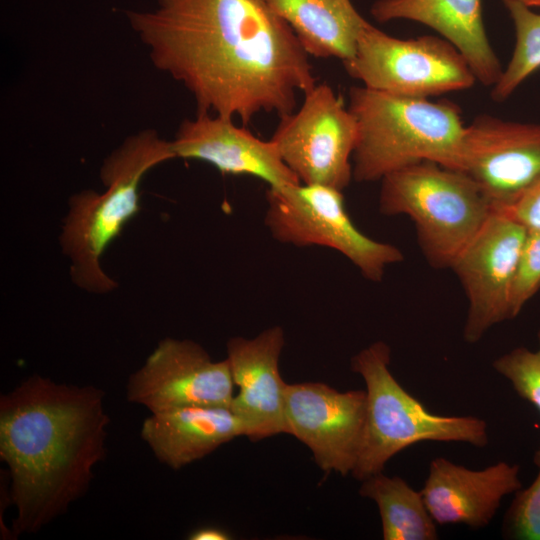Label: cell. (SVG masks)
Instances as JSON below:
<instances>
[{"mask_svg":"<svg viewBox=\"0 0 540 540\" xmlns=\"http://www.w3.org/2000/svg\"><path fill=\"white\" fill-rule=\"evenodd\" d=\"M153 66L180 82L197 113H292L317 84L309 55L267 0H155L125 11Z\"/></svg>","mask_w":540,"mask_h":540,"instance_id":"1","label":"cell"},{"mask_svg":"<svg viewBox=\"0 0 540 540\" xmlns=\"http://www.w3.org/2000/svg\"><path fill=\"white\" fill-rule=\"evenodd\" d=\"M109 416L97 387L33 375L0 397V458L14 535L35 533L83 496L106 455Z\"/></svg>","mask_w":540,"mask_h":540,"instance_id":"2","label":"cell"},{"mask_svg":"<svg viewBox=\"0 0 540 540\" xmlns=\"http://www.w3.org/2000/svg\"><path fill=\"white\" fill-rule=\"evenodd\" d=\"M348 108L357 124L355 181H380L422 161L462 169L466 125L456 104L353 86Z\"/></svg>","mask_w":540,"mask_h":540,"instance_id":"3","label":"cell"},{"mask_svg":"<svg viewBox=\"0 0 540 540\" xmlns=\"http://www.w3.org/2000/svg\"><path fill=\"white\" fill-rule=\"evenodd\" d=\"M174 158L170 141L155 130L140 131L126 138L104 160L100 169L104 191L83 190L69 199L60 244L78 287L96 294L117 287L101 267L102 255L139 212V188L144 176Z\"/></svg>","mask_w":540,"mask_h":540,"instance_id":"4","label":"cell"},{"mask_svg":"<svg viewBox=\"0 0 540 540\" xmlns=\"http://www.w3.org/2000/svg\"><path fill=\"white\" fill-rule=\"evenodd\" d=\"M391 349L376 341L351 359L366 385V420L351 475L363 481L383 472L387 462L409 446L424 442H462L478 448L489 442L486 421L475 416L433 414L409 394L390 371Z\"/></svg>","mask_w":540,"mask_h":540,"instance_id":"5","label":"cell"},{"mask_svg":"<svg viewBox=\"0 0 540 540\" xmlns=\"http://www.w3.org/2000/svg\"><path fill=\"white\" fill-rule=\"evenodd\" d=\"M380 182V213L408 216L423 256L436 269L451 268L493 211L467 173L432 161L394 171Z\"/></svg>","mask_w":540,"mask_h":540,"instance_id":"6","label":"cell"},{"mask_svg":"<svg viewBox=\"0 0 540 540\" xmlns=\"http://www.w3.org/2000/svg\"><path fill=\"white\" fill-rule=\"evenodd\" d=\"M266 201L264 223L278 242L333 249L372 282L404 260L397 246L372 239L354 225L338 189L303 183L269 187Z\"/></svg>","mask_w":540,"mask_h":540,"instance_id":"7","label":"cell"},{"mask_svg":"<svg viewBox=\"0 0 540 540\" xmlns=\"http://www.w3.org/2000/svg\"><path fill=\"white\" fill-rule=\"evenodd\" d=\"M342 63L363 86L405 97L429 98L469 89L476 82L464 57L444 38L400 39L370 23L354 56Z\"/></svg>","mask_w":540,"mask_h":540,"instance_id":"8","label":"cell"},{"mask_svg":"<svg viewBox=\"0 0 540 540\" xmlns=\"http://www.w3.org/2000/svg\"><path fill=\"white\" fill-rule=\"evenodd\" d=\"M303 95L297 111L280 117L271 140L301 183L343 191L353 178L355 118L325 82Z\"/></svg>","mask_w":540,"mask_h":540,"instance_id":"9","label":"cell"},{"mask_svg":"<svg viewBox=\"0 0 540 540\" xmlns=\"http://www.w3.org/2000/svg\"><path fill=\"white\" fill-rule=\"evenodd\" d=\"M527 228L493 210L451 268L465 292L468 307L463 338L480 341L495 325L511 320L510 294Z\"/></svg>","mask_w":540,"mask_h":540,"instance_id":"10","label":"cell"},{"mask_svg":"<svg viewBox=\"0 0 540 540\" xmlns=\"http://www.w3.org/2000/svg\"><path fill=\"white\" fill-rule=\"evenodd\" d=\"M233 388L226 359L214 361L197 342L168 337L130 375L126 396L154 413L194 405L230 407Z\"/></svg>","mask_w":540,"mask_h":540,"instance_id":"11","label":"cell"},{"mask_svg":"<svg viewBox=\"0 0 540 540\" xmlns=\"http://www.w3.org/2000/svg\"><path fill=\"white\" fill-rule=\"evenodd\" d=\"M365 390L338 391L325 383L286 384L287 434L312 452L324 472L351 474L356 464L366 420Z\"/></svg>","mask_w":540,"mask_h":540,"instance_id":"12","label":"cell"},{"mask_svg":"<svg viewBox=\"0 0 540 540\" xmlns=\"http://www.w3.org/2000/svg\"><path fill=\"white\" fill-rule=\"evenodd\" d=\"M461 171L493 210L509 206L540 177V124L477 116L465 127Z\"/></svg>","mask_w":540,"mask_h":540,"instance_id":"13","label":"cell"},{"mask_svg":"<svg viewBox=\"0 0 540 540\" xmlns=\"http://www.w3.org/2000/svg\"><path fill=\"white\" fill-rule=\"evenodd\" d=\"M284 345L281 326L266 328L253 338L232 337L226 344V360L234 385L238 387L229 408L240 420L244 436L251 441L287 433V383L279 371Z\"/></svg>","mask_w":540,"mask_h":540,"instance_id":"14","label":"cell"},{"mask_svg":"<svg viewBox=\"0 0 540 540\" xmlns=\"http://www.w3.org/2000/svg\"><path fill=\"white\" fill-rule=\"evenodd\" d=\"M170 143L175 158L205 161L224 174L254 176L269 187L301 183L271 139L256 137L232 118L197 113L181 122Z\"/></svg>","mask_w":540,"mask_h":540,"instance_id":"15","label":"cell"},{"mask_svg":"<svg viewBox=\"0 0 540 540\" xmlns=\"http://www.w3.org/2000/svg\"><path fill=\"white\" fill-rule=\"evenodd\" d=\"M520 467L506 461L481 470L434 458L420 492L436 524L489 525L502 499L522 488Z\"/></svg>","mask_w":540,"mask_h":540,"instance_id":"16","label":"cell"},{"mask_svg":"<svg viewBox=\"0 0 540 540\" xmlns=\"http://www.w3.org/2000/svg\"><path fill=\"white\" fill-rule=\"evenodd\" d=\"M381 23L407 19L429 26L464 57L476 81L494 86L503 68L487 37L481 0H376L370 9Z\"/></svg>","mask_w":540,"mask_h":540,"instance_id":"17","label":"cell"},{"mask_svg":"<svg viewBox=\"0 0 540 540\" xmlns=\"http://www.w3.org/2000/svg\"><path fill=\"white\" fill-rule=\"evenodd\" d=\"M140 436L161 463L178 470L244 436V431L229 407L194 405L151 413Z\"/></svg>","mask_w":540,"mask_h":540,"instance_id":"18","label":"cell"},{"mask_svg":"<svg viewBox=\"0 0 540 540\" xmlns=\"http://www.w3.org/2000/svg\"><path fill=\"white\" fill-rule=\"evenodd\" d=\"M291 27L305 52L316 58L351 59L368 25L351 0H267Z\"/></svg>","mask_w":540,"mask_h":540,"instance_id":"19","label":"cell"},{"mask_svg":"<svg viewBox=\"0 0 540 540\" xmlns=\"http://www.w3.org/2000/svg\"><path fill=\"white\" fill-rule=\"evenodd\" d=\"M359 494L379 509L384 540H436V522L420 491L398 476L383 472L361 481Z\"/></svg>","mask_w":540,"mask_h":540,"instance_id":"20","label":"cell"},{"mask_svg":"<svg viewBox=\"0 0 540 540\" xmlns=\"http://www.w3.org/2000/svg\"><path fill=\"white\" fill-rule=\"evenodd\" d=\"M512 18L516 42L500 79L491 91L496 102L505 101L532 73L540 69V14L517 2H504Z\"/></svg>","mask_w":540,"mask_h":540,"instance_id":"21","label":"cell"},{"mask_svg":"<svg viewBox=\"0 0 540 540\" xmlns=\"http://www.w3.org/2000/svg\"><path fill=\"white\" fill-rule=\"evenodd\" d=\"M538 348L517 347L493 361L494 370L509 381L519 397L540 412V329Z\"/></svg>","mask_w":540,"mask_h":540,"instance_id":"22","label":"cell"},{"mask_svg":"<svg viewBox=\"0 0 540 540\" xmlns=\"http://www.w3.org/2000/svg\"><path fill=\"white\" fill-rule=\"evenodd\" d=\"M538 473L527 488L515 492L502 524V535L512 540H540V446L534 454Z\"/></svg>","mask_w":540,"mask_h":540,"instance_id":"23","label":"cell"},{"mask_svg":"<svg viewBox=\"0 0 540 540\" xmlns=\"http://www.w3.org/2000/svg\"><path fill=\"white\" fill-rule=\"evenodd\" d=\"M540 289V229H527L510 294L511 319Z\"/></svg>","mask_w":540,"mask_h":540,"instance_id":"24","label":"cell"},{"mask_svg":"<svg viewBox=\"0 0 540 540\" xmlns=\"http://www.w3.org/2000/svg\"><path fill=\"white\" fill-rule=\"evenodd\" d=\"M496 211L505 213L527 229H540V177L513 203Z\"/></svg>","mask_w":540,"mask_h":540,"instance_id":"25","label":"cell"},{"mask_svg":"<svg viewBox=\"0 0 540 540\" xmlns=\"http://www.w3.org/2000/svg\"><path fill=\"white\" fill-rule=\"evenodd\" d=\"M230 535L217 527H202L189 535L190 540H228Z\"/></svg>","mask_w":540,"mask_h":540,"instance_id":"26","label":"cell"},{"mask_svg":"<svg viewBox=\"0 0 540 540\" xmlns=\"http://www.w3.org/2000/svg\"><path fill=\"white\" fill-rule=\"evenodd\" d=\"M517 2L526 7H540V0H504V2Z\"/></svg>","mask_w":540,"mask_h":540,"instance_id":"27","label":"cell"}]
</instances>
